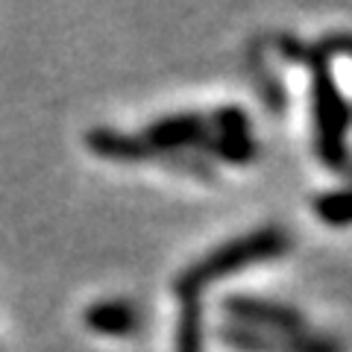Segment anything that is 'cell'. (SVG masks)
I'll return each instance as SVG.
<instances>
[{
	"label": "cell",
	"instance_id": "cell-1",
	"mask_svg": "<svg viewBox=\"0 0 352 352\" xmlns=\"http://www.w3.org/2000/svg\"><path fill=\"white\" fill-rule=\"evenodd\" d=\"M288 247H291L288 232L276 229V226L256 229V232L232 238V241H226V244H220L217 250L206 252L200 261L188 264V267L176 276V294L200 296L206 285H212L223 276H232V273H241L247 267H256V264L279 258L288 252Z\"/></svg>",
	"mask_w": 352,
	"mask_h": 352
},
{
	"label": "cell",
	"instance_id": "cell-2",
	"mask_svg": "<svg viewBox=\"0 0 352 352\" xmlns=\"http://www.w3.org/2000/svg\"><path fill=\"white\" fill-rule=\"evenodd\" d=\"M314 132H317V150L329 168H344L346 162V129H349V109L344 103V94L335 85L332 74L323 65L314 68Z\"/></svg>",
	"mask_w": 352,
	"mask_h": 352
},
{
	"label": "cell",
	"instance_id": "cell-3",
	"mask_svg": "<svg viewBox=\"0 0 352 352\" xmlns=\"http://www.w3.org/2000/svg\"><path fill=\"white\" fill-rule=\"evenodd\" d=\"M220 338L241 352H344L335 338L317 335L311 329L300 332H258V329L229 323L220 329Z\"/></svg>",
	"mask_w": 352,
	"mask_h": 352
},
{
	"label": "cell",
	"instance_id": "cell-4",
	"mask_svg": "<svg viewBox=\"0 0 352 352\" xmlns=\"http://www.w3.org/2000/svg\"><path fill=\"white\" fill-rule=\"evenodd\" d=\"M223 311L232 317L235 326L258 329V332H300V329H305V320L296 308L264 300V296H226Z\"/></svg>",
	"mask_w": 352,
	"mask_h": 352
},
{
	"label": "cell",
	"instance_id": "cell-5",
	"mask_svg": "<svg viewBox=\"0 0 352 352\" xmlns=\"http://www.w3.org/2000/svg\"><path fill=\"white\" fill-rule=\"evenodd\" d=\"M141 138L147 141V147L153 153H176V150L208 144L212 126L200 115H170V118H162L156 124H150Z\"/></svg>",
	"mask_w": 352,
	"mask_h": 352
},
{
	"label": "cell",
	"instance_id": "cell-6",
	"mask_svg": "<svg viewBox=\"0 0 352 352\" xmlns=\"http://www.w3.org/2000/svg\"><path fill=\"white\" fill-rule=\"evenodd\" d=\"M85 141H88V150H94L103 159H115V162H141L153 156V150L147 147V141L141 135H126V132L106 129V126L91 129L85 135Z\"/></svg>",
	"mask_w": 352,
	"mask_h": 352
},
{
	"label": "cell",
	"instance_id": "cell-7",
	"mask_svg": "<svg viewBox=\"0 0 352 352\" xmlns=\"http://www.w3.org/2000/svg\"><path fill=\"white\" fill-rule=\"evenodd\" d=\"M85 326L97 335H109V338H124L132 335L138 326V311L132 308L126 300H106V302H94L85 311Z\"/></svg>",
	"mask_w": 352,
	"mask_h": 352
},
{
	"label": "cell",
	"instance_id": "cell-8",
	"mask_svg": "<svg viewBox=\"0 0 352 352\" xmlns=\"http://www.w3.org/2000/svg\"><path fill=\"white\" fill-rule=\"evenodd\" d=\"M182 311L176 323V352H203V329H200V300L179 296Z\"/></svg>",
	"mask_w": 352,
	"mask_h": 352
},
{
	"label": "cell",
	"instance_id": "cell-9",
	"mask_svg": "<svg viewBox=\"0 0 352 352\" xmlns=\"http://www.w3.org/2000/svg\"><path fill=\"white\" fill-rule=\"evenodd\" d=\"M314 212L323 223L349 226L352 223V188L346 191H329L314 200Z\"/></svg>",
	"mask_w": 352,
	"mask_h": 352
}]
</instances>
